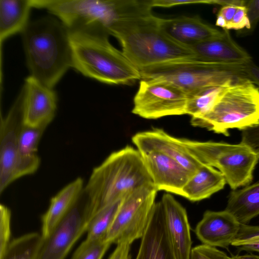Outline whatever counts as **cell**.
I'll use <instances>...</instances> for the list:
<instances>
[{
  "mask_svg": "<svg viewBox=\"0 0 259 259\" xmlns=\"http://www.w3.org/2000/svg\"><path fill=\"white\" fill-rule=\"evenodd\" d=\"M68 30L72 67L75 70L108 84L130 85L141 80L139 70L110 44L106 30L97 27Z\"/></svg>",
  "mask_w": 259,
  "mask_h": 259,
  "instance_id": "cell-1",
  "label": "cell"
},
{
  "mask_svg": "<svg viewBox=\"0 0 259 259\" xmlns=\"http://www.w3.org/2000/svg\"><path fill=\"white\" fill-rule=\"evenodd\" d=\"M21 33L30 75L53 89L72 67L68 29L61 21L47 16L29 21Z\"/></svg>",
  "mask_w": 259,
  "mask_h": 259,
  "instance_id": "cell-2",
  "label": "cell"
},
{
  "mask_svg": "<svg viewBox=\"0 0 259 259\" xmlns=\"http://www.w3.org/2000/svg\"><path fill=\"white\" fill-rule=\"evenodd\" d=\"M158 18L152 13L122 19L110 30L120 43L124 55L138 70L197 58L191 48L176 42L163 32Z\"/></svg>",
  "mask_w": 259,
  "mask_h": 259,
  "instance_id": "cell-3",
  "label": "cell"
},
{
  "mask_svg": "<svg viewBox=\"0 0 259 259\" xmlns=\"http://www.w3.org/2000/svg\"><path fill=\"white\" fill-rule=\"evenodd\" d=\"M148 184L153 183L141 154L127 146L111 153L93 169L85 188L86 206L93 216L99 210Z\"/></svg>",
  "mask_w": 259,
  "mask_h": 259,
  "instance_id": "cell-4",
  "label": "cell"
},
{
  "mask_svg": "<svg viewBox=\"0 0 259 259\" xmlns=\"http://www.w3.org/2000/svg\"><path fill=\"white\" fill-rule=\"evenodd\" d=\"M31 4L57 16L68 29L97 27L109 34L119 21L151 10L147 1L138 0H31Z\"/></svg>",
  "mask_w": 259,
  "mask_h": 259,
  "instance_id": "cell-5",
  "label": "cell"
},
{
  "mask_svg": "<svg viewBox=\"0 0 259 259\" xmlns=\"http://www.w3.org/2000/svg\"><path fill=\"white\" fill-rule=\"evenodd\" d=\"M192 125L229 136V130H244L259 123V88L247 77L235 79L212 108L191 117Z\"/></svg>",
  "mask_w": 259,
  "mask_h": 259,
  "instance_id": "cell-6",
  "label": "cell"
},
{
  "mask_svg": "<svg viewBox=\"0 0 259 259\" xmlns=\"http://www.w3.org/2000/svg\"><path fill=\"white\" fill-rule=\"evenodd\" d=\"M248 64L213 62L197 58L164 63L139 70L141 79L167 81L188 94L204 87L247 77L245 70Z\"/></svg>",
  "mask_w": 259,
  "mask_h": 259,
  "instance_id": "cell-7",
  "label": "cell"
},
{
  "mask_svg": "<svg viewBox=\"0 0 259 259\" xmlns=\"http://www.w3.org/2000/svg\"><path fill=\"white\" fill-rule=\"evenodd\" d=\"M180 139L198 161L218 168L233 190L251 182L253 171L259 161V152L241 142L231 144Z\"/></svg>",
  "mask_w": 259,
  "mask_h": 259,
  "instance_id": "cell-8",
  "label": "cell"
},
{
  "mask_svg": "<svg viewBox=\"0 0 259 259\" xmlns=\"http://www.w3.org/2000/svg\"><path fill=\"white\" fill-rule=\"evenodd\" d=\"M157 191L153 184L135 189L122 198L106 240L118 244L141 238L155 205Z\"/></svg>",
  "mask_w": 259,
  "mask_h": 259,
  "instance_id": "cell-9",
  "label": "cell"
},
{
  "mask_svg": "<svg viewBox=\"0 0 259 259\" xmlns=\"http://www.w3.org/2000/svg\"><path fill=\"white\" fill-rule=\"evenodd\" d=\"M22 90V89H21ZM23 93L21 90L7 116L1 120L0 138V192L13 181L38 169L39 157L25 158L19 151L18 136L22 125Z\"/></svg>",
  "mask_w": 259,
  "mask_h": 259,
  "instance_id": "cell-10",
  "label": "cell"
},
{
  "mask_svg": "<svg viewBox=\"0 0 259 259\" xmlns=\"http://www.w3.org/2000/svg\"><path fill=\"white\" fill-rule=\"evenodd\" d=\"M188 100L187 93L170 82L141 79L132 112L148 119L186 114Z\"/></svg>",
  "mask_w": 259,
  "mask_h": 259,
  "instance_id": "cell-11",
  "label": "cell"
},
{
  "mask_svg": "<svg viewBox=\"0 0 259 259\" xmlns=\"http://www.w3.org/2000/svg\"><path fill=\"white\" fill-rule=\"evenodd\" d=\"M92 217L85 202L81 205L77 202L50 235L44 239L37 259H64L76 241L87 231Z\"/></svg>",
  "mask_w": 259,
  "mask_h": 259,
  "instance_id": "cell-12",
  "label": "cell"
},
{
  "mask_svg": "<svg viewBox=\"0 0 259 259\" xmlns=\"http://www.w3.org/2000/svg\"><path fill=\"white\" fill-rule=\"evenodd\" d=\"M22 89V124L46 128L55 115L57 102L55 92L31 75L25 79Z\"/></svg>",
  "mask_w": 259,
  "mask_h": 259,
  "instance_id": "cell-13",
  "label": "cell"
},
{
  "mask_svg": "<svg viewBox=\"0 0 259 259\" xmlns=\"http://www.w3.org/2000/svg\"><path fill=\"white\" fill-rule=\"evenodd\" d=\"M140 153L156 190L182 196L183 188L193 173L161 153Z\"/></svg>",
  "mask_w": 259,
  "mask_h": 259,
  "instance_id": "cell-14",
  "label": "cell"
},
{
  "mask_svg": "<svg viewBox=\"0 0 259 259\" xmlns=\"http://www.w3.org/2000/svg\"><path fill=\"white\" fill-rule=\"evenodd\" d=\"M132 141L140 153H161L175 159L193 174L201 164L189 152L180 138L174 137L161 128L138 132L132 137Z\"/></svg>",
  "mask_w": 259,
  "mask_h": 259,
  "instance_id": "cell-15",
  "label": "cell"
},
{
  "mask_svg": "<svg viewBox=\"0 0 259 259\" xmlns=\"http://www.w3.org/2000/svg\"><path fill=\"white\" fill-rule=\"evenodd\" d=\"M169 239L177 259H189L192 249L190 227L185 208L170 194L160 201Z\"/></svg>",
  "mask_w": 259,
  "mask_h": 259,
  "instance_id": "cell-16",
  "label": "cell"
},
{
  "mask_svg": "<svg viewBox=\"0 0 259 259\" xmlns=\"http://www.w3.org/2000/svg\"><path fill=\"white\" fill-rule=\"evenodd\" d=\"M240 224L229 212L206 211L194 232L198 239L206 245L227 248L235 238Z\"/></svg>",
  "mask_w": 259,
  "mask_h": 259,
  "instance_id": "cell-17",
  "label": "cell"
},
{
  "mask_svg": "<svg viewBox=\"0 0 259 259\" xmlns=\"http://www.w3.org/2000/svg\"><path fill=\"white\" fill-rule=\"evenodd\" d=\"M163 32L176 42L191 48L204 41L220 36L223 30L206 24L198 16L170 19L158 18Z\"/></svg>",
  "mask_w": 259,
  "mask_h": 259,
  "instance_id": "cell-18",
  "label": "cell"
},
{
  "mask_svg": "<svg viewBox=\"0 0 259 259\" xmlns=\"http://www.w3.org/2000/svg\"><path fill=\"white\" fill-rule=\"evenodd\" d=\"M136 259H177L168 236L160 202L156 203Z\"/></svg>",
  "mask_w": 259,
  "mask_h": 259,
  "instance_id": "cell-19",
  "label": "cell"
},
{
  "mask_svg": "<svg viewBox=\"0 0 259 259\" xmlns=\"http://www.w3.org/2000/svg\"><path fill=\"white\" fill-rule=\"evenodd\" d=\"M199 59L223 63H249L251 56L232 37L229 31L223 29L218 37L191 47Z\"/></svg>",
  "mask_w": 259,
  "mask_h": 259,
  "instance_id": "cell-20",
  "label": "cell"
},
{
  "mask_svg": "<svg viewBox=\"0 0 259 259\" xmlns=\"http://www.w3.org/2000/svg\"><path fill=\"white\" fill-rule=\"evenodd\" d=\"M83 180L78 178L64 187L50 202L41 218V235L47 238L60 220L77 202L83 187Z\"/></svg>",
  "mask_w": 259,
  "mask_h": 259,
  "instance_id": "cell-21",
  "label": "cell"
},
{
  "mask_svg": "<svg viewBox=\"0 0 259 259\" xmlns=\"http://www.w3.org/2000/svg\"><path fill=\"white\" fill-rule=\"evenodd\" d=\"M226 183L219 170L201 163L184 186L182 197L193 202L200 201L223 189Z\"/></svg>",
  "mask_w": 259,
  "mask_h": 259,
  "instance_id": "cell-22",
  "label": "cell"
},
{
  "mask_svg": "<svg viewBox=\"0 0 259 259\" xmlns=\"http://www.w3.org/2000/svg\"><path fill=\"white\" fill-rule=\"evenodd\" d=\"M31 8V0H0L1 43L23 31L29 22Z\"/></svg>",
  "mask_w": 259,
  "mask_h": 259,
  "instance_id": "cell-23",
  "label": "cell"
},
{
  "mask_svg": "<svg viewBox=\"0 0 259 259\" xmlns=\"http://www.w3.org/2000/svg\"><path fill=\"white\" fill-rule=\"evenodd\" d=\"M225 210L240 224L248 225L251 220L259 214V182L232 191Z\"/></svg>",
  "mask_w": 259,
  "mask_h": 259,
  "instance_id": "cell-24",
  "label": "cell"
},
{
  "mask_svg": "<svg viewBox=\"0 0 259 259\" xmlns=\"http://www.w3.org/2000/svg\"><path fill=\"white\" fill-rule=\"evenodd\" d=\"M235 79H231L222 84L208 86L189 93L186 114L190 115L191 117H197L206 114Z\"/></svg>",
  "mask_w": 259,
  "mask_h": 259,
  "instance_id": "cell-25",
  "label": "cell"
},
{
  "mask_svg": "<svg viewBox=\"0 0 259 259\" xmlns=\"http://www.w3.org/2000/svg\"><path fill=\"white\" fill-rule=\"evenodd\" d=\"M43 242L38 233L22 235L10 241L0 259H37Z\"/></svg>",
  "mask_w": 259,
  "mask_h": 259,
  "instance_id": "cell-26",
  "label": "cell"
},
{
  "mask_svg": "<svg viewBox=\"0 0 259 259\" xmlns=\"http://www.w3.org/2000/svg\"><path fill=\"white\" fill-rule=\"evenodd\" d=\"M122 199L102 208L93 215L87 229V240L106 241V236L113 223Z\"/></svg>",
  "mask_w": 259,
  "mask_h": 259,
  "instance_id": "cell-27",
  "label": "cell"
},
{
  "mask_svg": "<svg viewBox=\"0 0 259 259\" xmlns=\"http://www.w3.org/2000/svg\"><path fill=\"white\" fill-rule=\"evenodd\" d=\"M45 127H32L22 124L18 136V144L21 155L25 158L37 157L39 142Z\"/></svg>",
  "mask_w": 259,
  "mask_h": 259,
  "instance_id": "cell-28",
  "label": "cell"
},
{
  "mask_svg": "<svg viewBox=\"0 0 259 259\" xmlns=\"http://www.w3.org/2000/svg\"><path fill=\"white\" fill-rule=\"evenodd\" d=\"M231 245L240 250L259 252V226L240 224Z\"/></svg>",
  "mask_w": 259,
  "mask_h": 259,
  "instance_id": "cell-29",
  "label": "cell"
},
{
  "mask_svg": "<svg viewBox=\"0 0 259 259\" xmlns=\"http://www.w3.org/2000/svg\"><path fill=\"white\" fill-rule=\"evenodd\" d=\"M111 244L107 241L85 239L75 250L71 259H102Z\"/></svg>",
  "mask_w": 259,
  "mask_h": 259,
  "instance_id": "cell-30",
  "label": "cell"
},
{
  "mask_svg": "<svg viewBox=\"0 0 259 259\" xmlns=\"http://www.w3.org/2000/svg\"><path fill=\"white\" fill-rule=\"evenodd\" d=\"M10 209L2 204L0 205V256L2 255L10 242Z\"/></svg>",
  "mask_w": 259,
  "mask_h": 259,
  "instance_id": "cell-31",
  "label": "cell"
},
{
  "mask_svg": "<svg viewBox=\"0 0 259 259\" xmlns=\"http://www.w3.org/2000/svg\"><path fill=\"white\" fill-rule=\"evenodd\" d=\"M189 259H231L214 247L201 244L192 248Z\"/></svg>",
  "mask_w": 259,
  "mask_h": 259,
  "instance_id": "cell-32",
  "label": "cell"
},
{
  "mask_svg": "<svg viewBox=\"0 0 259 259\" xmlns=\"http://www.w3.org/2000/svg\"><path fill=\"white\" fill-rule=\"evenodd\" d=\"M251 29V25L247 16L245 6H239L231 22L228 24L227 30Z\"/></svg>",
  "mask_w": 259,
  "mask_h": 259,
  "instance_id": "cell-33",
  "label": "cell"
},
{
  "mask_svg": "<svg viewBox=\"0 0 259 259\" xmlns=\"http://www.w3.org/2000/svg\"><path fill=\"white\" fill-rule=\"evenodd\" d=\"M239 6L227 5L223 6L219 10L215 21V25L226 29L228 24L231 22Z\"/></svg>",
  "mask_w": 259,
  "mask_h": 259,
  "instance_id": "cell-34",
  "label": "cell"
},
{
  "mask_svg": "<svg viewBox=\"0 0 259 259\" xmlns=\"http://www.w3.org/2000/svg\"><path fill=\"white\" fill-rule=\"evenodd\" d=\"M242 131L241 143L259 152V123Z\"/></svg>",
  "mask_w": 259,
  "mask_h": 259,
  "instance_id": "cell-35",
  "label": "cell"
},
{
  "mask_svg": "<svg viewBox=\"0 0 259 259\" xmlns=\"http://www.w3.org/2000/svg\"><path fill=\"white\" fill-rule=\"evenodd\" d=\"M149 4L152 8H170L183 5L207 4L208 0H151L149 1Z\"/></svg>",
  "mask_w": 259,
  "mask_h": 259,
  "instance_id": "cell-36",
  "label": "cell"
},
{
  "mask_svg": "<svg viewBox=\"0 0 259 259\" xmlns=\"http://www.w3.org/2000/svg\"><path fill=\"white\" fill-rule=\"evenodd\" d=\"M245 6L252 29L259 21V0L246 1Z\"/></svg>",
  "mask_w": 259,
  "mask_h": 259,
  "instance_id": "cell-37",
  "label": "cell"
},
{
  "mask_svg": "<svg viewBox=\"0 0 259 259\" xmlns=\"http://www.w3.org/2000/svg\"><path fill=\"white\" fill-rule=\"evenodd\" d=\"M130 244L122 243L117 246L108 259H130Z\"/></svg>",
  "mask_w": 259,
  "mask_h": 259,
  "instance_id": "cell-38",
  "label": "cell"
},
{
  "mask_svg": "<svg viewBox=\"0 0 259 259\" xmlns=\"http://www.w3.org/2000/svg\"><path fill=\"white\" fill-rule=\"evenodd\" d=\"M245 72L247 77L259 88V67L252 61L247 64Z\"/></svg>",
  "mask_w": 259,
  "mask_h": 259,
  "instance_id": "cell-39",
  "label": "cell"
},
{
  "mask_svg": "<svg viewBox=\"0 0 259 259\" xmlns=\"http://www.w3.org/2000/svg\"><path fill=\"white\" fill-rule=\"evenodd\" d=\"M231 259H259V255L253 254L236 255L232 256Z\"/></svg>",
  "mask_w": 259,
  "mask_h": 259,
  "instance_id": "cell-40",
  "label": "cell"
}]
</instances>
